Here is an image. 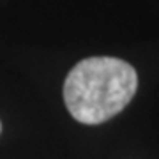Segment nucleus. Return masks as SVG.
<instances>
[{"label":"nucleus","mask_w":159,"mask_h":159,"mask_svg":"<svg viewBox=\"0 0 159 159\" xmlns=\"http://www.w3.org/2000/svg\"><path fill=\"white\" fill-rule=\"evenodd\" d=\"M138 89V73L117 57H89L78 62L64 81V101L74 120L102 124L120 113Z\"/></svg>","instance_id":"nucleus-1"},{"label":"nucleus","mask_w":159,"mask_h":159,"mask_svg":"<svg viewBox=\"0 0 159 159\" xmlns=\"http://www.w3.org/2000/svg\"><path fill=\"white\" fill-rule=\"evenodd\" d=\"M0 133H2V124H0Z\"/></svg>","instance_id":"nucleus-2"}]
</instances>
